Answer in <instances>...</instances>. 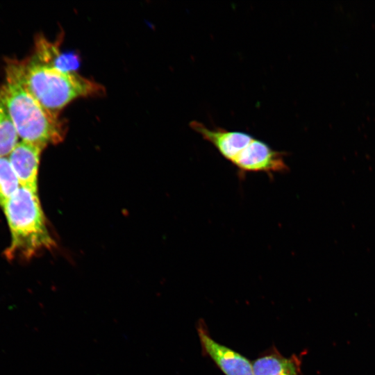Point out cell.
I'll list each match as a JSON object with an SVG mask.
<instances>
[{"mask_svg": "<svg viewBox=\"0 0 375 375\" xmlns=\"http://www.w3.org/2000/svg\"><path fill=\"white\" fill-rule=\"evenodd\" d=\"M6 80L26 89L44 108L58 112L81 97L102 94V85L76 72H63L31 58L26 62L9 61Z\"/></svg>", "mask_w": 375, "mask_h": 375, "instance_id": "1", "label": "cell"}, {"mask_svg": "<svg viewBox=\"0 0 375 375\" xmlns=\"http://www.w3.org/2000/svg\"><path fill=\"white\" fill-rule=\"evenodd\" d=\"M191 128L212 144L226 160L242 174L264 172L270 176L289 169L285 153L273 149L268 144L251 135L222 127L208 128L199 121H192Z\"/></svg>", "mask_w": 375, "mask_h": 375, "instance_id": "2", "label": "cell"}, {"mask_svg": "<svg viewBox=\"0 0 375 375\" xmlns=\"http://www.w3.org/2000/svg\"><path fill=\"white\" fill-rule=\"evenodd\" d=\"M0 102L22 140L44 149L64 139L66 127L58 114L44 108L18 83L6 80L0 88Z\"/></svg>", "mask_w": 375, "mask_h": 375, "instance_id": "3", "label": "cell"}, {"mask_svg": "<svg viewBox=\"0 0 375 375\" xmlns=\"http://www.w3.org/2000/svg\"><path fill=\"white\" fill-rule=\"evenodd\" d=\"M2 208L11 234L8 258H31L53 246L37 193L20 187Z\"/></svg>", "mask_w": 375, "mask_h": 375, "instance_id": "4", "label": "cell"}, {"mask_svg": "<svg viewBox=\"0 0 375 375\" xmlns=\"http://www.w3.org/2000/svg\"><path fill=\"white\" fill-rule=\"evenodd\" d=\"M197 330L204 355L225 375H253L252 362L243 355L215 341L203 320L198 322Z\"/></svg>", "mask_w": 375, "mask_h": 375, "instance_id": "5", "label": "cell"}, {"mask_svg": "<svg viewBox=\"0 0 375 375\" xmlns=\"http://www.w3.org/2000/svg\"><path fill=\"white\" fill-rule=\"evenodd\" d=\"M43 149L38 145L21 140L8 157L20 187L35 193L38 192V168Z\"/></svg>", "mask_w": 375, "mask_h": 375, "instance_id": "6", "label": "cell"}, {"mask_svg": "<svg viewBox=\"0 0 375 375\" xmlns=\"http://www.w3.org/2000/svg\"><path fill=\"white\" fill-rule=\"evenodd\" d=\"M252 365L253 375H301L299 357H285L275 348L255 359Z\"/></svg>", "mask_w": 375, "mask_h": 375, "instance_id": "7", "label": "cell"}, {"mask_svg": "<svg viewBox=\"0 0 375 375\" xmlns=\"http://www.w3.org/2000/svg\"><path fill=\"white\" fill-rule=\"evenodd\" d=\"M33 58L42 64L68 72H75L79 65L75 54L61 53L57 44H53L42 36L36 40Z\"/></svg>", "mask_w": 375, "mask_h": 375, "instance_id": "8", "label": "cell"}, {"mask_svg": "<svg viewBox=\"0 0 375 375\" xmlns=\"http://www.w3.org/2000/svg\"><path fill=\"white\" fill-rule=\"evenodd\" d=\"M18 134L6 108L0 102V157L8 156L18 143Z\"/></svg>", "mask_w": 375, "mask_h": 375, "instance_id": "9", "label": "cell"}, {"mask_svg": "<svg viewBox=\"0 0 375 375\" xmlns=\"http://www.w3.org/2000/svg\"><path fill=\"white\" fill-rule=\"evenodd\" d=\"M20 188L18 179L7 157H0V206Z\"/></svg>", "mask_w": 375, "mask_h": 375, "instance_id": "10", "label": "cell"}]
</instances>
